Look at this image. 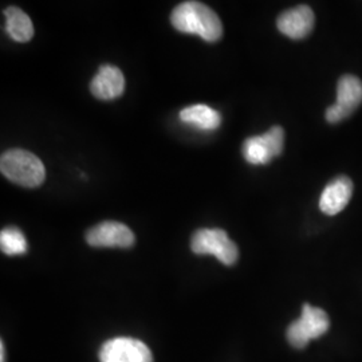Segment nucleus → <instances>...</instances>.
Returning a JSON list of instances; mask_svg holds the SVG:
<instances>
[{
	"label": "nucleus",
	"mask_w": 362,
	"mask_h": 362,
	"mask_svg": "<svg viewBox=\"0 0 362 362\" xmlns=\"http://www.w3.org/2000/svg\"><path fill=\"white\" fill-rule=\"evenodd\" d=\"M353 194V182L346 176L330 181L320 199V208L326 215H337L348 206Z\"/></svg>",
	"instance_id": "obj_11"
},
{
	"label": "nucleus",
	"mask_w": 362,
	"mask_h": 362,
	"mask_svg": "<svg viewBox=\"0 0 362 362\" xmlns=\"http://www.w3.org/2000/svg\"><path fill=\"white\" fill-rule=\"evenodd\" d=\"M191 248L197 255H214L226 266L236 263L239 251L224 230L203 228L197 230L191 239Z\"/></svg>",
	"instance_id": "obj_3"
},
{
	"label": "nucleus",
	"mask_w": 362,
	"mask_h": 362,
	"mask_svg": "<svg viewBox=\"0 0 362 362\" xmlns=\"http://www.w3.org/2000/svg\"><path fill=\"white\" fill-rule=\"evenodd\" d=\"M180 119L182 122L202 130L218 129L221 124L219 112L203 104L192 105L182 109L180 112Z\"/></svg>",
	"instance_id": "obj_12"
},
{
	"label": "nucleus",
	"mask_w": 362,
	"mask_h": 362,
	"mask_svg": "<svg viewBox=\"0 0 362 362\" xmlns=\"http://www.w3.org/2000/svg\"><path fill=\"white\" fill-rule=\"evenodd\" d=\"M134 233L119 221H103L86 233V242L91 247L128 248L134 245Z\"/></svg>",
	"instance_id": "obj_8"
},
{
	"label": "nucleus",
	"mask_w": 362,
	"mask_h": 362,
	"mask_svg": "<svg viewBox=\"0 0 362 362\" xmlns=\"http://www.w3.org/2000/svg\"><path fill=\"white\" fill-rule=\"evenodd\" d=\"M101 362H153L152 351L136 338L118 337L106 341L100 350Z\"/></svg>",
	"instance_id": "obj_6"
},
{
	"label": "nucleus",
	"mask_w": 362,
	"mask_h": 362,
	"mask_svg": "<svg viewBox=\"0 0 362 362\" xmlns=\"http://www.w3.org/2000/svg\"><path fill=\"white\" fill-rule=\"evenodd\" d=\"M362 103V82L354 76H344L337 85L336 104L326 110V119L337 124L349 117Z\"/></svg>",
	"instance_id": "obj_7"
},
{
	"label": "nucleus",
	"mask_w": 362,
	"mask_h": 362,
	"mask_svg": "<svg viewBox=\"0 0 362 362\" xmlns=\"http://www.w3.org/2000/svg\"><path fill=\"white\" fill-rule=\"evenodd\" d=\"M329 326L330 321L326 311L306 303L303 305L300 317L288 326L287 339L291 346L302 349L311 339L324 336L329 330Z\"/></svg>",
	"instance_id": "obj_4"
},
{
	"label": "nucleus",
	"mask_w": 362,
	"mask_h": 362,
	"mask_svg": "<svg viewBox=\"0 0 362 362\" xmlns=\"http://www.w3.org/2000/svg\"><path fill=\"white\" fill-rule=\"evenodd\" d=\"M4 353H6V349H4V344L1 342V344H0V362H6L4 361Z\"/></svg>",
	"instance_id": "obj_15"
},
{
	"label": "nucleus",
	"mask_w": 362,
	"mask_h": 362,
	"mask_svg": "<svg viewBox=\"0 0 362 362\" xmlns=\"http://www.w3.org/2000/svg\"><path fill=\"white\" fill-rule=\"evenodd\" d=\"M0 170L4 177L25 188H35L46 177V169L38 157L23 149H11L0 158Z\"/></svg>",
	"instance_id": "obj_2"
},
{
	"label": "nucleus",
	"mask_w": 362,
	"mask_h": 362,
	"mask_svg": "<svg viewBox=\"0 0 362 362\" xmlns=\"http://www.w3.org/2000/svg\"><path fill=\"white\" fill-rule=\"evenodd\" d=\"M173 27L185 34H194L207 42H216L223 35V26L216 13L200 1H184L170 15Z\"/></svg>",
	"instance_id": "obj_1"
},
{
	"label": "nucleus",
	"mask_w": 362,
	"mask_h": 362,
	"mask_svg": "<svg viewBox=\"0 0 362 362\" xmlns=\"http://www.w3.org/2000/svg\"><path fill=\"white\" fill-rule=\"evenodd\" d=\"M314 13L309 6H298L290 8L276 21L278 30L288 38H306L314 27Z\"/></svg>",
	"instance_id": "obj_9"
},
{
	"label": "nucleus",
	"mask_w": 362,
	"mask_h": 362,
	"mask_svg": "<svg viewBox=\"0 0 362 362\" xmlns=\"http://www.w3.org/2000/svg\"><path fill=\"white\" fill-rule=\"evenodd\" d=\"M285 145V130L272 127L262 136L250 137L242 145V153L252 165L269 164L274 157L281 155Z\"/></svg>",
	"instance_id": "obj_5"
},
{
	"label": "nucleus",
	"mask_w": 362,
	"mask_h": 362,
	"mask_svg": "<svg viewBox=\"0 0 362 362\" xmlns=\"http://www.w3.org/2000/svg\"><path fill=\"white\" fill-rule=\"evenodd\" d=\"M0 247L6 255H22L27 251V240L16 227H7L0 233Z\"/></svg>",
	"instance_id": "obj_14"
},
{
	"label": "nucleus",
	"mask_w": 362,
	"mask_h": 362,
	"mask_svg": "<svg viewBox=\"0 0 362 362\" xmlns=\"http://www.w3.org/2000/svg\"><path fill=\"white\" fill-rule=\"evenodd\" d=\"M125 90V77L116 66L104 65L90 82L91 94L103 101L116 100Z\"/></svg>",
	"instance_id": "obj_10"
},
{
	"label": "nucleus",
	"mask_w": 362,
	"mask_h": 362,
	"mask_svg": "<svg viewBox=\"0 0 362 362\" xmlns=\"http://www.w3.org/2000/svg\"><path fill=\"white\" fill-rule=\"evenodd\" d=\"M6 31L16 42H28L34 35V26L26 13L18 7H8L4 10Z\"/></svg>",
	"instance_id": "obj_13"
}]
</instances>
